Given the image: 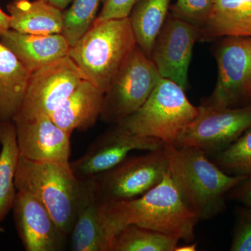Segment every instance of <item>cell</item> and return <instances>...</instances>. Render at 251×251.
I'll return each mask as SVG.
<instances>
[{
	"label": "cell",
	"mask_w": 251,
	"mask_h": 251,
	"mask_svg": "<svg viewBox=\"0 0 251 251\" xmlns=\"http://www.w3.org/2000/svg\"><path fill=\"white\" fill-rule=\"evenodd\" d=\"M170 172L183 202L199 221H209L226 209L227 194L248 175L225 173L202 150L164 145Z\"/></svg>",
	"instance_id": "1"
},
{
	"label": "cell",
	"mask_w": 251,
	"mask_h": 251,
	"mask_svg": "<svg viewBox=\"0 0 251 251\" xmlns=\"http://www.w3.org/2000/svg\"><path fill=\"white\" fill-rule=\"evenodd\" d=\"M105 215L112 239L122 227L136 225L191 243L200 221L183 202L169 171L159 184L139 197L105 203Z\"/></svg>",
	"instance_id": "2"
},
{
	"label": "cell",
	"mask_w": 251,
	"mask_h": 251,
	"mask_svg": "<svg viewBox=\"0 0 251 251\" xmlns=\"http://www.w3.org/2000/svg\"><path fill=\"white\" fill-rule=\"evenodd\" d=\"M136 46L129 17L96 19L85 35L70 48L69 56L86 80L105 94Z\"/></svg>",
	"instance_id": "3"
},
{
	"label": "cell",
	"mask_w": 251,
	"mask_h": 251,
	"mask_svg": "<svg viewBox=\"0 0 251 251\" xmlns=\"http://www.w3.org/2000/svg\"><path fill=\"white\" fill-rule=\"evenodd\" d=\"M15 185L17 191L30 193L42 202L61 232H72L85 187L70 166L31 161L20 155Z\"/></svg>",
	"instance_id": "4"
},
{
	"label": "cell",
	"mask_w": 251,
	"mask_h": 251,
	"mask_svg": "<svg viewBox=\"0 0 251 251\" xmlns=\"http://www.w3.org/2000/svg\"><path fill=\"white\" fill-rule=\"evenodd\" d=\"M199 107L188 100L184 89L169 79L158 81L145 103L117 125L135 134L173 144L197 116Z\"/></svg>",
	"instance_id": "5"
},
{
	"label": "cell",
	"mask_w": 251,
	"mask_h": 251,
	"mask_svg": "<svg viewBox=\"0 0 251 251\" xmlns=\"http://www.w3.org/2000/svg\"><path fill=\"white\" fill-rule=\"evenodd\" d=\"M161 78L154 63L137 45L104 94L101 120L117 125L134 113Z\"/></svg>",
	"instance_id": "6"
},
{
	"label": "cell",
	"mask_w": 251,
	"mask_h": 251,
	"mask_svg": "<svg viewBox=\"0 0 251 251\" xmlns=\"http://www.w3.org/2000/svg\"><path fill=\"white\" fill-rule=\"evenodd\" d=\"M215 88L201 105L234 108L251 104V37L225 36L216 50Z\"/></svg>",
	"instance_id": "7"
},
{
	"label": "cell",
	"mask_w": 251,
	"mask_h": 251,
	"mask_svg": "<svg viewBox=\"0 0 251 251\" xmlns=\"http://www.w3.org/2000/svg\"><path fill=\"white\" fill-rule=\"evenodd\" d=\"M168 166L163 146L145 154L126 157L110 171L92 179L103 202L129 201L159 184Z\"/></svg>",
	"instance_id": "8"
},
{
	"label": "cell",
	"mask_w": 251,
	"mask_h": 251,
	"mask_svg": "<svg viewBox=\"0 0 251 251\" xmlns=\"http://www.w3.org/2000/svg\"><path fill=\"white\" fill-rule=\"evenodd\" d=\"M198 107L197 116L178 135L175 146L194 147L211 157L251 128V104L234 108Z\"/></svg>",
	"instance_id": "9"
},
{
	"label": "cell",
	"mask_w": 251,
	"mask_h": 251,
	"mask_svg": "<svg viewBox=\"0 0 251 251\" xmlns=\"http://www.w3.org/2000/svg\"><path fill=\"white\" fill-rule=\"evenodd\" d=\"M85 79L69 56L31 73L22 106L14 122L50 117Z\"/></svg>",
	"instance_id": "10"
},
{
	"label": "cell",
	"mask_w": 251,
	"mask_h": 251,
	"mask_svg": "<svg viewBox=\"0 0 251 251\" xmlns=\"http://www.w3.org/2000/svg\"><path fill=\"white\" fill-rule=\"evenodd\" d=\"M163 146L157 138L135 134L115 125L99 136L85 154L71 162V168L78 179H92L121 163L132 151H153Z\"/></svg>",
	"instance_id": "11"
},
{
	"label": "cell",
	"mask_w": 251,
	"mask_h": 251,
	"mask_svg": "<svg viewBox=\"0 0 251 251\" xmlns=\"http://www.w3.org/2000/svg\"><path fill=\"white\" fill-rule=\"evenodd\" d=\"M199 40V29L168 14L153 44L150 59L163 78L186 90L193 46Z\"/></svg>",
	"instance_id": "12"
},
{
	"label": "cell",
	"mask_w": 251,
	"mask_h": 251,
	"mask_svg": "<svg viewBox=\"0 0 251 251\" xmlns=\"http://www.w3.org/2000/svg\"><path fill=\"white\" fill-rule=\"evenodd\" d=\"M12 209L16 229L25 250H62L67 236L61 232L49 210L35 196L17 191Z\"/></svg>",
	"instance_id": "13"
},
{
	"label": "cell",
	"mask_w": 251,
	"mask_h": 251,
	"mask_svg": "<svg viewBox=\"0 0 251 251\" xmlns=\"http://www.w3.org/2000/svg\"><path fill=\"white\" fill-rule=\"evenodd\" d=\"M20 155L31 161L70 166L71 136L50 117L15 121Z\"/></svg>",
	"instance_id": "14"
},
{
	"label": "cell",
	"mask_w": 251,
	"mask_h": 251,
	"mask_svg": "<svg viewBox=\"0 0 251 251\" xmlns=\"http://www.w3.org/2000/svg\"><path fill=\"white\" fill-rule=\"evenodd\" d=\"M85 181V190L70 233L72 250L110 251L112 238L105 221L106 202L99 197L94 179Z\"/></svg>",
	"instance_id": "15"
},
{
	"label": "cell",
	"mask_w": 251,
	"mask_h": 251,
	"mask_svg": "<svg viewBox=\"0 0 251 251\" xmlns=\"http://www.w3.org/2000/svg\"><path fill=\"white\" fill-rule=\"evenodd\" d=\"M0 42L31 73L69 56L70 46L61 34H23L9 29L0 35Z\"/></svg>",
	"instance_id": "16"
},
{
	"label": "cell",
	"mask_w": 251,
	"mask_h": 251,
	"mask_svg": "<svg viewBox=\"0 0 251 251\" xmlns=\"http://www.w3.org/2000/svg\"><path fill=\"white\" fill-rule=\"evenodd\" d=\"M104 93L90 81L83 80L52 114L50 118L63 130L72 133L85 131L101 115Z\"/></svg>",
	"instance_id": "17"
},
{
	"label": "cell",
	"mask_w": 251,
	"mask_h": 251,
	"mask_svg": "<svg viewBox=\"0 0 251 251\" xmlns=\"http://www.w3.org/2000/svg\"><path fill=\"white\" fill-rule=\"evenodd\" d=\"M10 29L23 34H61L63 11L44 0H12L7 4Z\"/></svg>",
	"instance_id": "18"
},
{
	"label": "cell",
	"mask_w": 251,
	"mask_h": 251,
	"mask_svg": "<svg viewBox=\"0 0 251 251\" xmlns=\"http://www.w3.org/2000/svg\"><path fill=\"white\" fill-rule=\"evenodd\" d=\"M225 36L251 37V0H214L209 21L199 29V40Z\"/></svg>",
	"instance_id": "19"
},
{
	"label": "cell",
	"mask_w": 251,
	"mask_h": 251,
	"mask_svg": "<svg viewBox=\"0 0 251 251\" xmlns=\"http://www.w3.org/2000/svg\"><path fill=\"white\" fill-rule=\"evenodd\" d=\"M31 72L0 42V124L14 122L22 106Z\"/></svg>",
	"instance_id": "20"
},
{
	"label": "cell",
	"mask_w": 251,
	"mask_h": 251,
	"mask_svg": "<svg viewBox=\"0 0 251 251\" xmlns=\"http://www.w3.org/2000/svg\"><path fill=\"white\" fill-rule=\"evenodd\" d=\"M0 224L12 209L17 190L15 176L20 152L14 122L0 124Z\"/></svg>",
	"instance_id": "21"
},
{
	"label": "cell",
	"mask_w": 251,
	"mask_h": 251,
	"mask_svg": "<svg viewBox=\"0 0 251 251\" xmlns=\"http://www.w3.org/2000/svg\"><path fill=\"white\" fill-rule=\"evenodd\" d=\"M171 1L139 0L128 16L137 45L149 58L157 36L169 14Z\"/></svg>",
	"instance_id": "22"
},
{
	"label": "cell",
	"mask_w": 251,
	"mask_h": 251,
	"mask_svg": "<svg viewBox=\"0 0 251 251\" xmlns=\"http://www.w3.org/2000/svg\"><path fill=\"white\" fill-rule=\"evenodd\" d=\"M180 239L136 225H128L112 239L110 251H175Z\"/></svg>",
	"instance_id": "23"
},
{
	"label": "cell",
	"mask_w": 251,
	"mask_h": 251,
	"mask_svg": "<svg viewBox=\"0 0 251 251\" xmlns=\"http://www.w3.org/2000/svg\"><path fill=\"white\" fill-rule=\"evenodd\" d=\"M100 1V0H73L72 6L63 11L61 34L70 47L75 45L94 24Z\"/></svg>",
	"instance_id": "24"
},
{
	"label": "cell",
	"mask_w": 251,
	"mask_h": 251,
	"mask_svg": "<svg viewBox=\"0 0 251 251\" xmlns=\"http://www.w3.org/2000/svg\"><path fill=\"white\" fill-rule=\"evenodd\" d=\"M209 158L227 174H251V128L227 148Z\"/></svg>",
	"instance_id": "25"
},
{
	"label": "cell",
	"mask_w": 251,
	"mask_h": 251,
	"mask_svg": "<svg viewBox=\"0 0 251 251\" xmlns=\"http://www.w3.org/2000/svg\"><path fill=\"white\" fill-rule=\"evenodd\" d=\"M214 0H176L169 14L198 28L204 27L210 18Z\"/></svg>",
	"instance_id": "26"
},
{
	"label": "cell",
	"mask_w": 251,
	"mask_h": 251,
	"mask_svg": "<svg viewBox=\"0 0 251 251\" xmlns=\"http://www.w3.org/2000/svg\"><path fill=\"white\" fill-rule=\"evenodd\" d=\"M231 251H251V207L244 206L236 210Z\"/></svg>",
	"instance_id": "27"
},
{
	"label": "cell",
	"mask_w": 251,
	"mask_h": 251,
	"mask_svg": "<svg viewBox=\"0 0 251 251\" xmlns=\"http://www.w3.org/2000/svg\"><path fill=\"white\" fill-rule=\"evenodd\" d=\"M139 0H102L103 6L96 19L105 21L127 18Z\"/></svg>",
	"instance_id": "28"
},
{
	"label": "cell",
	"mask_w": 251,
	"mask_h": 251,
	"mask_svg": "<svg viewBox=\"0 0 251 251\" xmlns=\"http://www.w3.org/2000/svg\"><path fill=\"white\" fill-rule=\"evenodd\" d=\"M227 198L251 207V174L232 188L227 194Z\"/></svg>",
	"instance_id": "29"
},
{
	"label": "cell",
	"mask_w": 251,
	"mask_h": 251,
	"mask_svg": "<svg viewBox=\"0 0 251 251\" xmlns=\"http://www.w3.org/2000/svg\"><path fill=\"white\" fill-rule=\"evenodd\" d=\"M10 29V16L0 8V35Z\"/></svg>",
	"instance_id": "30"
},
{
	"label": "cell",
	"mask_w": 251,
	"mask_h": 251,
	"mask_svg": "<svg viewBox=\"0 0 251 251\" xmlns=\"http://www.w3.org/2000/svg\"><path fill=\"white\" fill-rule=\"evenodd\" d=\"M50 4L53 5L58 9L64 11L69 4L72 2L73 0H44Z\"/></svg>",
	"instance_id": "31"
},
{
	"label": "cell",
	"mask_w": 251,
	"mask_h": 251,
	"mask_svg": "<svg viewBox=\"0 0 251 251\" xmlns=\"http://www.w3.org/2000/svg\"><path fill=\"white\" fill-rule=\"evenodd\" d=\"M197 243H188L185 245L178 246L175 251H195L197 250Z\"/></svg>",
	"instance_id": "32"
}]
</instances>
